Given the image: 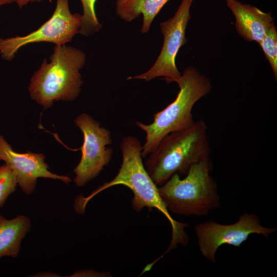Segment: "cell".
<instances>
[{"label":"cell","instance_id":"obj_12","mask_svg":"<svg viewBox=\"0 0 277 277\" xmlns=\"http://www.w3.org/2000/svg\"><path fill=\"white\" fill-rule=\"evenodd\" d=\"M30 219L23 215L8 220L0 215V259L5 256L16 258L22 240L30 231Z\"/></svg>","mask_w":277,"mask_h":277},{"label":"cell","instance_id":"obj_11","mask_svg":"<svg viewBox=\"0 0 277 277\" xmlns=\"http://www.w3.org/2000/svg\"><path fill=\"white\" fill-rule=\"evenodd\" d=\"M225 1L235 18L238 33L246 41L259 43L274 24L271 13L238 0Z\"/></svg>","mask_w":277,"mask_h":277},{"label":"cell","instance_id":"obj_1","mask_svg":"<svg viewBox=\"0 0 277 277\" xmlns=\"http://www.w3.org/2000/svg\"><path fill=\"white\" fill-rule=\"evenodd\" d=\"M120 148L123 160L116 175L110 182L100 186L88 196H78L74 203L75 210L79 214H83L87 203L97 193L113 186L124 185L133 193L131 205L134 210L140 212L146 207L150 211L154 208L169 222L172 228L171 239L169 247L164 254L176 249L179 245L186 246L189 243V236L185 228L189 224L179 222L170 215L159 194L157 185L143 164V146L140 141L134 136H127L122 139Z\"/></svg>","mask_w":277,"mask_h":277},{"label":"cell","instance_id":"obj_9","mask_svg":"<svg viewBox=\"0 0 277 277\" xmlns=\"http://www.w3.org/2000/svg\"><path fill=\"white\" fill-rule=\"evenodd\" d=\"M74 123L84 136L81 159L74 170V182L81 187L97 176L110 163L113 151L107 146L112 144V140L110 131L101 127L99 122L87 113L78 115Z\"/></svg>","mask_w":277,"mask_h":277},{"label":"cell","instance_id":"obj_4","mask_svg":"<svg viewBox=\"0 0 277 277\" xmlns=\"http://www.w3.org/2000/svg\"><path fill=\"white\" fill-rule=\"evenodd\" d=\"M176 83L180 90L175 99L154 114L152 123L135 122L136 126L146 134L141 152L142 157L153 152L168 134L192 125L195 122L192 114L193 106L212 88L209 78L193 67L186 68Z\"/></svg>","mask_w":277,"mask_h":277},{"label":"cell","instance_id":"obj_7","mask_svg":"<svg viewBox=\"0 0 277 277\" xmlns=\"http://www.w3.org/2000/svg\"><path fill=\"white\" fill-rule=\"evenodd\" d=\"M82 14L72 13L69 0H56L54 11L50 18L37 29L24 36L0 38V53L6 60H12L18 50L28 44L48 42L64 45L79 33Z\"/></svg>","mask_w":277,"mask_h":277},{"label":"cell","instance_id":"obj_2","mask_svg":"<svg viewBox=\"0 0 277 277\" xmlns=\"http://www.w3.org/2000/svg\"><path fill=\"white\" fill-rule=\"evenodd\" d=\"M207 126L203 119L165 136L148 155L145 167L154 183L162 185L174 173H187L190 167L209 158Z\"/></svg>","mask_w":277,"mask_h":277},{"label":"cell","instance_id":"obj_5","mask_svg":"<svg viewBox=\"0 0 277 277\" xmlns=\"http://www.w3.org/2000/svg\"><path fill=\"white\" fill-rule=\"evenodd\" d=\"M210 159L191 166L182 179L173 174L158 188L167 209L185 216H204L220 206L217 184L210 175Z\"/></svg>","mask_w":277,"mask_h":277},{"label":"cell","instance_id":"obj_17","mask_svg":"<svg viewBox=\"0 0 277 277\" xmlns=\"http://www.w3.org/2000/svg\"><path fill=\"white\" fill-rule=\"evenodd\" d=\"M43 0H16V3L19 8L28 5L29 3H39Z\"/></svg>","mask_w":277,"mask_h":277},{"label":"cell","instance_id":"obj_6","mask_svg":"<svg viewBox=\"0 0 277 277\" xmlns=\"http://www.w3.org/2000/svg\"><path fill=\"white\" fill-rule=\"evenodd\" d=\"M194 229L201 254L212 264L215 263L216 252L222 245L240 247L251 234H259L268 239L277 230L275 227L262 226L256 214L246 211L233 224H222L209 221L196 224Z\"/></svg>","mask_w":277,"mask_h":277},{"label":"cell","instance_id":"obj_15","mask_svg":"<svg viewBox=\"0 0 277 277\" xmlns=\"http://www.w3.org/2000/svg\"><path fill=\"white\" fill-rule=\"evenodd\" d=\"M277 78V30L274 24L259 43Z\"/></svg>","mask_w":277,"mask_h":277},{"label":"cell","instance_id":"obj_18","mask_svg":"<svg viewBox=\"0 0 277 277\" xmlns=\"http://www.w3.org/2000/svg\"><path fill=\"white\" fill-rule=\"evenodd\" d=\"M16 0H0V6L16 2Z\"/></svg>","mask_w":277,"mask_h":277},{"label":"cell","instance_id":"obj_3","mask_svg":"<svg viewBox=\"0 0 277 277\" xmlns=\"http://www.w3.org/2000/svg\"><path fill=\"white\" fill-rule=\"evenodd\" d=\"M49 60L48 62L44 59L28 88L31 98L45 109L54 102L72 101L78 97L83 83L80 70L85 65L86 56L77 48L55 45Z\"/></svg>","mask_w":277,"mask_h":277},{"label":"cell","instance_id":"obj_13","mask_svg":"<svg viewBox=\"0 0 277 277\" xmlns=\"http://www.w3.org/2000/svg\"><path fill=\"white\" fill-rule=\"evenodd\" d=\"M170 0H116L115 12L122 20L131 22L143 15L141 29L147 33L152 23L164 5Z\"/></svg>","mask_w":277,"mask_h":277},{"label":"cell","instance_id":"obj_10","mask_svg":"<svg viewBox=\"0 0 277 277\" xmlns=\"http://www.w3.org/2000/svg\"><path fill=\"white\" fill-rule=\"evenodd\" d=\"M45 159L42 153L16 152L0 134V160L4 161L12 170L17 185L24 193L29 195L34 191L38 177L59 180L67 184L71 181L68 176L49 171Z\"/></svg>","mask_w":277,"mask_h":277},{"label":"cell","instance_id":"obj_14","mask_svg":"<svg viewBox=\"0 0 277 277\" xmlns=\"http://www.w3.org/2000/svg\"><path fill=\"white\" fill-rule=\"evenodd\" d=\"M83 7V14L79 33L90 36L97 33L102 28L96 15L95 5L97 0H80Z\"/></svg>","mask_w":277,"mask_h":277},{"label":"cell","instance_id":"obj_16","mask_svg":"<svg viewBox=\"0 0 277 277\" xmlns=\"http://www.w3.org/2000/svg\"><path fill=\"white\" fill-rule=\"evenodd\" d=\"M17 185L15 175L6 163L0 166V207L8 196L15 191Z\"/></svg>","mask_w":277,"mask_h":277},{"label":"cell","instance_id":"obj_8","mask_svg":"<svg viewBox=\"0 0 277 277\" xmlns=\"http://www.w3.org/2000/svg\"><path fill=\"white\" fill-rule=\"evenodd\" d=\"M193 0H182L174 15L160 24L163 35V44L154 64L146 72L128 80L135 79L149 82L164 77L167 83L177 82L181 76L175 63L177 54L187 42V26L190 18V9Z\"/></svg>","mask_w":277,"mask_h":277}]
</instances>
